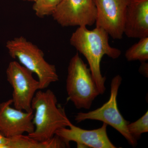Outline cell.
<instances>
[{"label": "cell", "mask_w": 148, "mask_h": 148, "mask_svg": "<svg viewBox=\"0 0 148 148\" xmlns=\"http://www.w3.org/2000/svg\"><path fill=\"white\" fill-rule=\"evenodd\" d=\"M109 39L108 34L102 28L96 27L90 30L81 26L73 33L70 40L71 45L87 60L100 94H104L106 90V77L102 75L101 69L103 56L116 59L121 53L120 49L110 45Z\"/></svg>", "instance_id": "obj_1"}, {"label": "cell", "mask_w": 148, "mask_h": 148, "mask_svg": "<svg viewBox=\"0 0 148 148\" xmlns=\"http://www.w3.org/2000/svg\"><path fill=\"white\" fill-rule=\"evenodd\" d=\"M32 108L35 129L28 135L36 141L49 140L58 130L69 127L72 123L65 109L58 105L55 94L50 89L37 91L32 100Z\"/></svg>", "instance_id": "obj_2"}, {"label": "cell", "mask_w": 148, "mask_h": 148, "mask_svg": "<svg viewBox=\"0 0 148 148\" xmlns=\"http://www.w3.org/2000/svg\"><path fill=\"white\" fill-rule=\"evenodd\" d=\"M6 47L12 58L18 60L21 65L36 75L40 90L58 81L55 66L46 61L42 51L25 37H16L8 41Z\"/></svg>", "instance_id": "obj_3"}, {"label": "cell", "mask_w": 148, "mask_h": 148, "mask_svg": "<svg viewBox=\"0 0 148 148\" xmlns=\"http://www.w3.org/2000/svg\"><path fill=\"white\" fill-rule=\"evenodd\" d=\"M66 88L68 98L78 109H90L100 94L90 69L78 52L69 62Z\"/></svg>", "instance_id": "obj_4"}, {"label": "cell", "mask_w": 148, "mask_h": 148, "mask_svg": "<svg viewBox=\"0 0 148 148\" xmlns=\"http://www.w3.org/2000/svg\"><path fill=\"white\" fill-rule=\"evenodd\" d=\"M122 79L119 75L112 80L110 95L108 102L100 108L86 113L79 112L75 115V120L80 123L86 120L100 121L110 125L121 134L132 147L137 146V140L131 136L127 129L129 123L122 116L118 108L117 97Z\"/></svg>", "instance_id": "obj_5"}, {"label": "cell", "mask_w": 148, "mask_h": 148, "mask_svg": "<svg viewBox=\"0 0 148 148\" xmlns=\"http://www.w3.org/2000/svg\"><path fill=\"white\" fill-rule=\"evenodd\" d=\"M8 81L13 88L12 104L16 109L30 112L36 92L40 89V83L33 77V73L19 62L12 61L7 69Z\"/></svg>", "instance_id": "obj_6"}, {"label": "cell", "mask_w": 148, "mask_h": 148, "mask_svg": "<svg viewBox=\"0 0 148 148\" xmlns=\"http://www.w3.org/2000/svg\"><path fill=\"white\" fill-rule=\"evenodd\" d=\"M51 16L62 27H87L95 24L97 10L93 0H62Z\"/></svg>", "instance_id": "obj_7"}, {"label": "cell", "mask_w": 148, "mask_h": 148, "mask_svg": "<svg viewBox=\"0 0 148 148\" xmlns=\"http://www.w3.org/2000/svg\"><path fill=\"white\" fill-rule=\"evenodd\" d=\"M97 10L96 27L104 29L114 39H121L125 16L130 0H93Z\"/></svg>", "instance_id": "obj_8"}, {"label": "cell", "mask_w": 148, "mask_h": 148, "mask_svg": "<svg viewBox=\"0 0 148 148\" xmlns=\"http://www.w3.org/2000/svg\"><path fill=\"white\" fill-rule=\"evenodd\" d=\"M108 125L103 123L98 129L87 130L80 128L72 123L69 128L58 130L55 135L61 138L70 147V142H75L78 148H116L107 134Z\"/></svg>", "instance_id": "obj_9"}, {"label": "cell", "mask_w": 148, "mask_h": 148, "mask_svg": "<svg viewBox=\"0 0 148 148\" xmlns=\"http://www.w3.org/2000/svg\"><path fill=\"white\" fill-rule=\"evenodd\" d=\"M12 104V99L0 104V132L8 138L32 133L35 129L34 111L18 110Z\"/></svg>", "instance_id": "obj_10"}, {"label": "cell", "mask_w": 148, "mask_h": 148, "mask_svg": "<svg viewBox=\"0 0 148 148\" xmlns=\"http://www.w3.org/2000/svg\"><path fill=\"white\" fill-rule=\"evenodd\" d=\"M123 34L133 38L148 37V0H130L125 16Z\"/></svg>", "instance_id": "obj_11"}, {"label": "cell", "mask_w": 148, "mask_h": 148, "mask_svg": "<svg viewBox=\"0 0 148 148\" xmlns=\"http://www.w3.org/2000/svg\"><path fill=\"white\" fill-rule=\"evenodd\" d=\"M67 147L66 143L56 135L46 141L38 142L28 135L23 134L9 138L6 148H61Z\"/></svg>", "instance_id": "obj_12"}, {"label": "cell", "mask_w": 148, "mask_h": 148, "mask_svg": "<svg viewBox=\"0 0 148 148\" xmlns=\"http://www.w3.org/2000/svg\"><path fill=\"white\" fill-rule=\"evenodd\" d=\"M125 57L129 61H148V37L140 38L138 42L128 48L125 51Z\"/></svg>", "instance_id": "obj_13"}, {"label": "cell", "mask_w": 148, "mask_h": 148, "mask_svg": "<svg viewBox=\"0 0 148 148\" xmlns=\"http://www.w3.org/2000/svg\"><path fill=\"white\" fill-rule=\"evenodd\" d=\"M62 0H36L34 2L33 9L36 16L44 18L51 15Z\"/></svg>", "instance_id": "obj_14"}, {"label": "cell", "mask_w": 148, "mask_h": 148, "mask_svg": "<svg viewBox=\"0 0 148 148\" xmlns=\"http://www.w3.org/2000/svg\"><path fill=\"white\" fill-rule=\"evenodd\" d=\"M127 127L131 136L135 140H139L142 134L148 131V111L138 120L128 123Z\"/></svg>", "instance_id": "obj_15"}, {"label": "cell", "mask_w": 148, "mask_h": 148, "mask_svg": "<svg viewBox=\"0 0 148 148\" xmlns=\"http://www.w3.org/2000/svg\"><path fill=\"white\" fill-rule=\"evenodd\" d=\"M142 64L139 68V71L140 73L144 75L145 76L148 77V64L146 61L141 62Z\"/></svg>", "instance_id": "obj_16"}, {"label": "cell", "mask_w": 148, "mask_h": 148, "mask_svg": "<svg viewBox=\"0 0 148 148\" xmlns=\"http://www.w3.org/2000/svg\"><path fill=\"white\" fill-rule=\"evenodd\" d=\"M8 140L9 138L5 137L0 132V148H6Z\"/></svg>", "instance_id": "obj_17"}, {"label": "cell", "mask_w": 148, "mask_h": 148, "mask_svg": "<svg viewBox=\"0 0 148 148\" xmlns=\"http://www.w3.org/2000/svg\"><path fill=\"white\" fill-rule=\"evenodd\" d=\"M21 1H24L32 2H35L36 0H21Z\"/></svg>", "instance_id": "obj_18"}]
</instances>
